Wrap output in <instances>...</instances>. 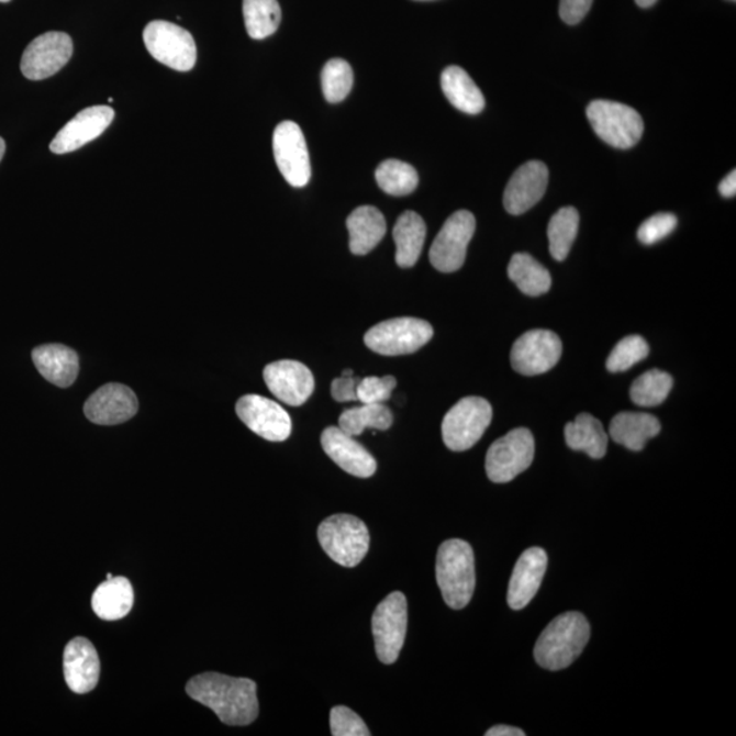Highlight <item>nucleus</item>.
<instances>
[{
	"instance_id": "a19ab883",
	"label": "nucleus",
	"mask_w": 736,
	"mask_h": 736,
	"mask_svg": "<svg viewBox=\"0 0 736 736\" xmlns=\"http://www.w3.org/2000/svg\"><path fill=\"white\" fill-rule=\"evenodd\" d=\"M593 0H560L559 15L568 25H577L586 19Z\"/></svg>"
},
{
	"instance_id": "de8ad7c7",
	"label": "nucleus",
	"mask_w": 736,
	"mask_h": 736,
	"mask_svg": "<svg viewBox=\"0 0 736 736\" xmlns=\"http://www.w3.org/2000/svg\"><path fill=\"white\" fill-rule=\"evenodd\" d=\"M342 376H354V371L353 370H345V371H343Z\"/></svg>"
},
{
	"instance_id": "a18cd8bd",
	"label": "nucleus",
	"mask_w": 736,
	"mask_h": 736,
	"mask_svg": "<svg viewBox=\"0 0 736 736\" xmlns=\"http://www.w3.org/2000/svg\"><path fill=\"white\" fill-rule=\"evenodd\" d=\"M656 2H658V0H636V3L643 9L653 8Z\"/></svg>"
},
{
	"instance_id": "20e7f679",
	"label": "nucleus",
	"mask_w": 736,
	"mask_h": 736,
	"mask_svg": "<svg viewBox=\"0 0 736 736\" xmlns=\"http://www.w3.org/2000/svg\"><path fill=\"white\" fill-rule=\"evenodd\" d=\"M319 540L322 550L344 568L358 566L370 548L366 524L350 514H334L322 521Z\"/></svg>"
},
{
	"instance_id": "f704fd0d",
	"label": "nucleus",
	"mask_w": 736,
	"mask_h": 736,
	"mask_svg": "<svg viewBox=\"0 0 736 736\" xmlns=\"http://www.w3.org/2000/svg\"><path fill=\"white\" fill-rule=\"evenodd\" d=\"M672 384L670 373L654 368L634 381L631 389L632 401L638 406L660 405L670 394Z\"/></svg>"
},
{
	"instance_id": "c85d7f7f",
	"label": "nucleus",
	"mask_w": 736,
	"mask_h": 736,
	"mask_svg": "<svg viewBox=\"0 0 736 736\" xmlns=\"http://www.w3.org/2000/svg\"><path fill=\"white\" fill-rule=\"evenodd\" d=\"M565 439L570 449L584 451L594 460L607 453L609 435L602 422L589 413H580L575 422L566 424Z\"/></svg>"
},
{
	"instance_id": "4c0bfd02",
	"label": "nucleus",
	"mask_w": 736,
	"mask_h": 736,
	"mask_svg": "<svg viewBox=\"0 0 736 736\" xmlns=\"http://www.w3.org/2000/svg\"><path fill=\"white\" fill-rule=\"evenodd\" d=\"M398 384L394 377L361 378L358 384V401L361 404H383Z\"/></svg>"
},
{
	"instance_id": "ea45409f",
	"label": "nucleus",
	"mask_w": 736,
	"mask_h": 736,
	"mask_svg": "<svg viewBox=\"0 0 736 736\" xmlns=\"http://www.w3.org/2000/svg\"><path fill=\"white\" fill-rule=\"evenodd\" d=\"M678 220L671 213H659L645 220L639 226L637 236L643 245L653 246L677 228Z\"/></svg>"
},
{
	"instance_id": "cd10ccee",
	"label": "nucleus",
	"mask_w": 736,
	"mask_h": 736,
	"mask_svg": "<svg viewBox=\"0 0 736 736\" xmlns=\"http://www.w3.org/2000/svg\"><path fill=\"white\" fill-rule=\"evenodd\" d=\"M426 223L417 213L408 211L394 225L395 263L400 268H412L421 257L426 241Z\"/></svg>"
},
{
	"instance_id": "7c9ffc66",
	"label": "nucleus",
	"mask_w": 736,
	"mask_h": 736,
	"mask_svg": "<svg viewBox=\"0 0 736 736\" xmlns=\"http://www.w3.org/2000/svg\"><path fill=\"white\" fill-rule=\"evenodd\" d=\"M393 424V415L383 404H364L344 411L338 419V427L350 437H358L366 428L387 432Z\"/></svg>"
},
{
	"instance_id": "5701e85b",
	"label": "nucleus",
	"mask_w": 736,
	"mask_h": 736,
	"mask_svg": "<svg viewBox=\"0 0 736 736\" xmlns=\"http://www.w3.org/2000/svg\"><path fill=\"white\" fill-rule=\"evenodd\" d=\"M32 359L42 376L59 388H69L78 377L79 359L76 350L62 344L40 345Z\"/></svg>"
},
{
	"instance_id": "58836bf2",
	"label": "nucleus",
	"mask_w": 736,
	"mask_h": 736,
	"mask_svg": "<svg viewBox=\"0 0 736 736\" xmlns=\"http://www.w3.org/2000/svg\"><path fill=\"white\" fill-rule=\"evenodd\" d=\"M333 736H370V729L361 717L347 706H334L331 712Z\"/></svg>"
},
{
	"instance_id": "f03ea898",
	"label": "nucleus",
	"mask_w": 736,
	"mask_h": 736,
	"mask_svg": "<svg viewBox=\"0 0 736 736\" xmlns=\"http://www.w3.org/2000/svg\"><path fill=\"white\" fill-rule=\"evenodd\" d=\"M589 638L591 626L584 615L576 611L560 614L537 638L535 660L546 670H564L579 659Z\"/></svg>"
},
{
	"instance_id": "8fccbe9b",
	"label": "nucleus",
	"mask_w": 736,
	"mask_h": 736,
	"mask_svg": "<svg viewBox=\"0 0 736 736\" xmlns=\"http://www.w3.org/2000/svg\"><path fill=\"white\" fill-rule=\"evenodd\" d=\"M112 577L113 576L111 573L107 575V579H112Z\"/></svg>"
},
{
	"instance_id": "412c9836",
	"label": "nucleus",
	"mask_w": 736,
	"mask_h": 736,
	"mask_svg": "<svg viewBox=\"0 0 736 736\" xmlns=\"http://www.w3.org/2000/svg\"><path fill=\"white\" fill-rule=\"evenodd\" d=\"M100 659L94 645L85 637L73 638L66 645L64 672L67 687L76 694H87L98 687Z\"/></svg>"
},
{
	"instance_id": "a211bd4d",
	"label": "nucleus",
	"mask_w": 736,
	"mask_h": 736,
	"mask_svg": "<svg viewBox=\"0 0 736 736\" xmlns=\"http://www.w3.org/2000/svg\"><path fill=\"white\" fill-rule=\"evenodd\" d=\"M113 118H115V111L109 105L89 107L77 113L76 118L56 134L49 145L51 152L55 155H66V153L92 143L109 129Z\"/></svg>"
},
{
	"instance_id": "4468645a",
	"label": "nucleus",
	"mask_w": 736,
	"mask_h": 736,
	"mask_svg": "<svg viewBox=\"0 0 736 736\" xmlns=\"http://www.w3.org/2000/svg\"><path fill=\"white\" fill-rule=\"evenodd\" d=\"M274 153L282 177L293 187L310 182L311 164L302 130L294 122H282L274 134Z\"/></svg>"
},
{
	"instance_id": "3c124183",
	"label": "nucleus",
	"mask_w": 736,
	"mask_h": 736,
	"mask_svg": "<svg viewBox=\"0 0 736 736\" xmlns=\"http://www.w3.org/2000/svg\"><path fill=\"white\" fill-rule=\"evenodd\" d=\"M732 2H735V0H732Z\"/></svg>"
},
{
	"instance_id": "1a4fd4ad",
	"label": "nucleus",
	"mask_w": 736,
	"mask_h": 736,
	"mask_svg": "<svg viewBox=\"0 0 736 736\" xmlns=\"http://www.w3.org/2000/svg\"><path fill=\"white\" fill-rule=\"evenodd\" d=\"M408 626V604L404 593L393 592L378 604L372 615V636L376 653L383 665H393L404 647Z\"/></svg>"
},
{
	"instance_id": "2eb2a0df",
	"label": "nucleus",
	"mask_w": 736,
	"mask_h": 736,
	"mask_svg": "<svg viewBox=\"0 0 736 736\" xmlns=\"http://www.w3.org/2000/svg\"><path fill=\"white\" fill-rule=\"evenodd\" d=\"M237 416L253 433L270 442H282L290 437L292 421L281 405L258 394H247L237 401Z\"/></svg>"
},
{
	"instance_id": "0eeeda50",
	"label": "nucleus",
	"mask_w": 736,
	"mask_h": 736,
	"mask_svg": "<svg viewBox=\"0 0 736 736\" xmlns=\"http://www.w3.org/2000/svg\"><path fill=\"white\" fill-rule=\"evenodd\" d=\"M492 421V408L481 398H466L446 413L442 438L453 451H466L478 444Z\"/></svg>"
},
{
	"instance_id": "6ab92c4d",
	"label": "nucleus",
	"mask_w": 736,
	"mask_h": 736,
	"mask_svg": "<svg viewBox=\"0 0 736 736\" xmlns=\"http://www.w3.org/2000/svg\"><path fill=\"white\" fill-rule=\"evenodd\" d=\"M548 168L542 161H528L513 174L503 196L508 213L520 216L539 202L546 194Z\"/></svg>"
},
{
	"instance_id": "6e6552de",
	"label": "nucleus",
	"mask_w": 736,
	"mask_h": 736,
	"mask_svg": "<svg viewBox=\"0 0 736 736\" xmlns=\"http://www.w3.org/2000/svg\"><path fill=\"white\" fill-rule=\"evenodd\" d=\"M534 457V435L528 428L512 430L487 451V477L494 483H509L531 467Z\"/></svg>"
},
{
	"instance_id": "423d86ee",
	"label": "nucleus",
	"mask_w": 736,
	"mask_h": 736,
	"mask_svg": "<svg viewBox=\"0 0 736 736\" xmlns=\"http://www.w3.org/2000/svg\"><path fill=\"white\" fill-rule=\"evenodd\" d=\"M434 336L427 321L401 316L381 322L366 333L365 343L373 353L400 356L416 353Z\"/></svg>"
},
{
	"instance_id": "7ed1b4c3",
	"label": "nucleus",
	"mask_w": 736,
	"mask_h": 736,
	"mask_svg": "<svg viewBox=\"0 0 736 736\" xmlns=\"http://www.w3.org/2000/svg\"><path fill=\"white\" fill-rule=\"evenodd\" d=\"M435 570L445 603L453 610L467 607L477 586L475 555L469 543L461 539L442 543Z\"/></svg>"
},
{
	"instance_id": "bb28decb",
	"label": "nucleus",
	"mask_w": 736,
	"mask_h": 736,
	"mask_svg": "<svg viewBox=\"0 0 736 736\" xmlns=\"http://www.w3.org/2000/svg\"><path fill=\"white\" fill-rule=\"evenodd\" d=\"M441 87L446 99L453 107L469 115H478L484 110L486 100L483 93L469 77V74L458 66H450L442 73Z\"/></svg>"
},
{
	"instance_id": "b1692460",
	"label": "nucleus",
	"mask_w": 736,
	"mask_h": 736,
	"mask_svg": "<svg viewBox=\"0 0 736 736\" xmlns=\"http://www.w3.org/2000/svg\"><path fill=\"white\" fill-rule=\"evenodd\" d=\"M660 430L659 419L644 412H621L610 424L611 438L633 451L643 450Z\"/></svg>"
},
{
	"instance_id": "dca6fc26",
	"label": "nucleus",
	"mask_w": 736,
	"mask_h": 736,
	"mask_svg": "<svg viewBox=\"0 0 736 736\" xmlns=\"http://www.w3.org/2000/svg\"><path fill=\"white\" fill-rule=\"evenodd\" d=\"M264 379L277 399L292 406L304 404L315 388L313 372L297 360H279L266 366Z\"/></svg>"
},
{
	"instance_id": "39448f33",
	"label": "nucleus",
	"mask_w": 736,
	"mask_h": 736,
	"mask_svg": "<svg viewBox=\"0 0 736 736\" xmlns=\"http://www.w3.org/2000/svg\"><path fill=\"white\" fill-rule=\"evenodd\" d=\"M587 116L598 137L616 149H631L643 137V118L626 104L609 100L592 101L588 105Z\"/></svg>"
},
{
	"instance_id": "79ce46f5",
	"label": "nucleus",
	"mask_w": 736,
	"mask_h": 736,
	"mask_svg": "<svg viewBox=\"0 0 736 736\" xmlns=\"http://www.w3.org/2000/svg\"><path fill=\"white\" fill-rule=\"evenodd\" d=\"M361 378L342 376L332 382V398L338 403L358 401V384Z\"/></svg>"
},
{
	"instance_id": "473e14b6",
	"label": "nucleus",
	"mask_w": 736,
	"mask_h": 736,
	"mask_svg": "<svg viewBox=\"0 0 736 736\" xmlns=\"http://www.w3.org/2000/svg\"><path fill=\"white\" fill-rule=\"evenodd\" d=\"M580 214L575 208L566 207L554 214L548 224V242L554 259L564 260L568 258L570 248L579 232Z\"/></svg>"
},
{
	"instance_id": "c9c22d12",
	"label": "nucleus",
	"mask_w": 736,
	"mask_h": 736,
	"mask_svg": "<svg viewBox=\"0 0 736 736\" xmlns=\"http://www.w3.org/2000/svg\"><path fill=\"white\" fill-rule=\"evenodd\" d=\"M353 67L344 59H331L322 71V90L332 104L343 101L353 89Z\"/></svg>"
},
{
	"instance_id": "393cba45",
	"label": "nucleus",
	"mask_w": 736,
	"mask_h": 736,
	"mask_svg": "<svg viewBox=\"0 0 736 736\" xmlns=\"http://www.w3.org/2000/svg\"><path fill=\"white\" fill-rule=\"evenodd\" d=\"M347 228L350 253L355 256H366L387 234V220L377 208L360 207L349 214Z\"/></svg>"
},
{
	"instance_id": "4be33fe9",
	"label": "nucleus",
	"mask_w": 736,
	"mask_h": 736,
	"mask_svg": "<svg viewBox=\"0 0 736 736\" xmlns=\"http://www.w3.org/2000/svg\"><path fill=\"white\" fill-rule=\"evenodd\" d=\"M547 564V554L540 547H532L521 554L509 582V607L517 611L531 603L545 579Z\"/></svg>"
},
{
	"instance_id": "c756f323",
	"label": "nucleus",
	"mask_w": 736,
	"mask_h": 736,
	"mask_svg": "<svg viewBox=\"0 0 736 736\" xmlns=\"http://www.w3.org/2000/svg\"><path fill=\"white\" fill-rule=\"evenodd\" d=\"M508 275L518 290L528 297H540L550 291V274L529 254H514L509 264Z\"/></svg>"
},
{
	"instance_id": "f8f14e48",
	"label": "nucleus",
	"mask_w": 736,
	"mask_h": 736,
	"mask_svg": "<svg viewBox=\"0 0 736 736\" xmlns=\"http://www.w3.org/2000/svg\"><path fill=\"white\" fill-rule=\"evenodd\" d=\"M71 37L64 32H47L27 45L21 59V71L31 81L55 76L69 64Z\"/></svg>"
},
{
	"instance_id": "aec40b11",
	"label": "nucleus",
	"mask_w": 736,
	"mask_h": 736,
	"mask_svg": "<svg viewBox=\"0 0 736 736\" xmlns=\"http://www.w3.org/2000/svg\"><path fill=\"white\" fill-rule=\"evenodd\" d=\"M327 456L343 471L356 478H371L377 471V461L364 446L339 427H327L321 437Z\"/></svg>"
},
{
	"instance_id": "ddd939ff",
	"label": "nucleus",
	"mask_w": 736,
	"mask_h": 736,
	"mask_svg": "<svg viewBox=\"0 0 736 736\" xmlns=\"http://www.w3.org/2000/svg\"><path fill=\"white\" fill-rule=\"evenodd\" d=\"M562 355V342L550 331L537 330L523 334L513 344L511 361L515 371L525 377L550 371Z\"/></svg>"
},
{
	"instance_id": "f257e3e1",
	"label": "nucleus",
	"mask_w": 736,
	"mask_h": 736,
	"mask_svg": "<svg viewBox=\"0 0 736 736\" xmlns=\"http://www.w3.org/2000/svg\"><path fill=\"white\" fill-rule=\"evenodd\" d=\"M190 699L211 707L226 726L245 727L257 721V683L219 672L200 673L187 682Z\"/></svg>"
},
{
	"instance_id": "2f4dec72",
	"label": "nucleus",
	"mask_w": 736,
	"mask_h": 736,
	"mask_svg": "<svg viewBox=\"0 0 736 736\" xmlns=\"http://www.w3.org/2000/svg\"><path fill=\"white\" fill-rule=\"evenodd\" d=\"M246 31L254 40H264L279 30L281 8L277 0H243Z\"/></svg>"
},
{
	"instance_id": "72a5a7b5",
	"label": "nucleus",
	"mask_w": 736,
	"mask_h": 736,
	"mask_svg": "<svg viewBox=\"0 0 736 736\" xmlns=\"http://www.w3.org/2000/svg\"><path fill=\"white\" fill-rule=\"evenodd\" d=\"M377 183L387 194L404 197L416 190L419 175L410 164L389 158L379 164L376 171Z\"/></svg>"
},
{
	"instance_id": "e433bc0d",
	"label": "nucleus",
	"mask_w": 736,
	"mask_h": 736,
	"mask_svg": "<svg viewBox=\"0 0 736 736\" xmlns=\"http://www.w3.org/2000/svg\"><path fill=\"white\" fill-rule=\"evenodd\" d=\"M649 355V345L642 336H627L621 339L613 353L607 359V370L610 372L627 371L634 365L647 358Z\"/></svg>"
},
{
	"instance_id": "9b49d317",
	"label": "nucleus",
	"mask_w": 736,
	"mask_h": 736,
	"mask_svg": "<svg viewBox=\"0 0 736 736\" xmlns=\"http://www.w3.org/2000/svg\"><path fill=\"white\" fill-rule=\"evenodd\" d=\"M477 230L471 212L458 211L445 221L430 248V263L442 274L460 270L466 263L469 242Z\"/></svg>"
},
{
	"instance_id": "37998d69",
	"label": "nucleus",
	"mask_w": 736,
	"mask_h": 736,
	"mask_svg": "<svg viewBox=\"0 0 736 736\" xmlns=\"http://www.w3.org/2000/svg\"><path fill=\"white\" fill-rule=\"evenodd\" d=\"M718 191L724 198H732L736 194V171H732L722 180Z\"/></svg>"
},
{
	"instance_id": "49530a36",
	"label": "nucleus",
	"mask_w": 736,
	"mask_h": 736,
	"mask_svg": "<svg viewBox=\"0 0 736 736\" xmlns=\"http://www.w3.org/2000/svg\"><path fill=\"white\" fill-rule=\"evenodd\" d=\"M4 152H5V143H4V140L2 137H0V161H2V158L4 156Z\"/></svg>"
},
{
	"instance_id": "09e8293b",
	"label": "nucleus",
	"mask_w": 736,
	"mask_h": 736,
	"mask_svg": "<svg viewBox=\"0 0 736 736\" xmlns=\"http://www.w3.org/2000/svg\"><path fill=\"white\" fill-rule=\"evenodd\" d=\"M10 0H0V3H9Z\"/></svg>"
},
{
	"instance_id": "f3484780",
	"label": "nucleus",
	"mask_w": 736,
	"mask_h": 736,
	"mask_svg": "<svg viewBox=\"0 0 736 736\" xmlns=\"http://www.w3.org/2000/svg\"><path fill=\"white\" fill-rule=\"evenodd\" d=\"M90 422L100 426H116L137 415V395L122 383H109L90 395L83 406Z\"/></svg>"
},
{
	"instance_id": "c03bdc74",
	"label": "nucleus",
	"mask_w": 736,
	"mask_h": 736,
	"mask_svg": "<svg viewBox=\"0 0 736 736\" xmlns=\"http://www.w3.org/2000/svg\"><path fill=\"white\" fill-rule=\"evenodd\" d=\"M486 736H525V733L512 726H495L490 728Z\"/></svg>"
},
{
	"instance_id": "9d476101",
	"label": "nucleus",
	"mask_w": 736,
	"mask_h": 736,
	"mask_svg": "<svg viewBox=\"0 0 736 736\" xmlns=\"http://www.w3.org/2000/svg\"><path fill=\"white\" fill-rule=\"evenodd\" d=\"M149 54L177 71H190L197 62V45L190 32L168 21H152L144 31Z\"/></svg>"
},
{
	"instance_id": "a878e982",
	"label": "nucleus",
	"mask_w": 736,
	"mask_h": 736,
	"mask_svg": "<svg viewBox=\"0 0 736 736\" xmlns=\"http://www.w3.org/2000/svg\"><path fill=\"white\" fill-rule=\"evenodd\" d=\"M134 605V589L126 577H112L96 589L92 596L94 614L103 621H119L130 614Z\"/></svg>"
}]
</instances>
